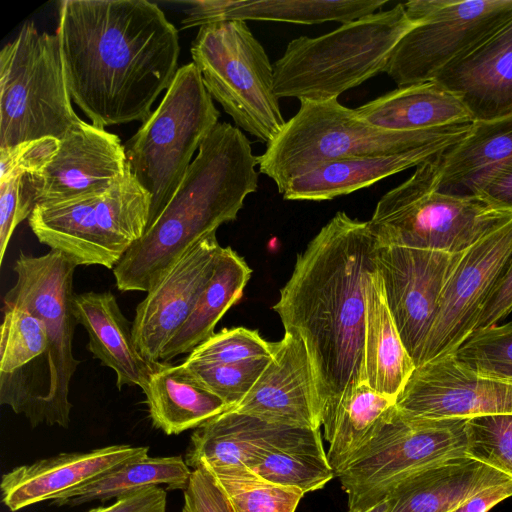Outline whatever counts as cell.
Segmentation results:
<instances>
[{"label": "cell", "mask_w": 512, "mask_h": 512, "mask_svg": "<svg viewBox=\"0 0 512 512\" xmlns=\"http://www.w3.org/2000/svg\"><path fill=\"white\" fill-rule=\"evenodd\" d=\"M56 34L71 99L102 128L144 122L179 69L178 30L147 0H63Z\"/></svg>", "instance_id": "1"}, {"label": "cell", "mask_w": 512, "mask_h": 512, "mask_svg": "<svg viewBox=\"0 0 512 512\" xmlns=\"http://www.w3.org/2000/svg\"><path fill=\"white\" fill-rule=\"evenodd\" d=\"M376 248L368 221L337 212L297 255L273 306L285 333L306 345L324 434L343 399L365 382L366 285L376 270Z\"/></svg>", "instance_id": "2"}, {"label": "cell", "mask_w": 512, "mask_h": 512, "mask_svg": "<svg viewBox=\"0 0 512 512\" xmlns=\"http://www.w3.org/2000/svg\"><path fill=\"white\" fill-rule=\"evenodd\" d=\"M258 156L241 129L219 122L158 217L113 269L122 292H147L192 244L234 221L258 188Z\"/></svg>", "instance_id": "3"}, {"label": "cell", "mask_w": 512, "mask_h": 512, "mask_svg": "<svg viewBox=\"0 0 512 512\" xmlns=\"http://www.w3.org/2000/svg\"><path fill=\"white\" fill-rule=\"evenodd\" d=\"M472 124L393 131L368 123L338 99L302 101L297 113L258 156L259 172L272 179L282 194L291 179L320 164L406 152L438 143L456 145Z\"/></svg>", "instance_id": "4"}, {"label": "cell", "mask_w": 512, "mask_h": 512, "mask_svg": "<svg viewBox=\"0 0 512 512\" xmlns=\"http://www.w3.org/2000/svg\"><path fill=\"white\" fill-rule=\"evenodd\" d=\"M416 24L399 3L324 35L291 40L273 64L277 97L300 102L338 99L385 72L396 45Z\"/></svg>", "instance_id": "5"}, {"label": "cell", "mask_w": 512, "mask_h": 512, "mask_svg": "<svg viewBox=\"0 0 512 512\" xmlns=\"http://www.w3.org/2000/svg\"><path fill=\"white\" fill-rule=\"evenodd\" d=\"M439 154L378 201L368 221L378 246L461 253L512 219L477 196L439 192Z\"/></svg>", "instance_id": "6"}, {"label": "cell", "mask_w": 512, "mask_h": 512, "mask_svg": "<svg viewBox=\"0 0 512 512\" xmlns=\"http://www.w3.org/2000/svg\"><path fill=\"white\" fill-rule=\"evenodd\" d=\"M219 117L191 62L178 69L160 104L124 145L131 172L151 196L148 226L171 200Z\"/></svg>", "instance_id": "7"}, {"label": "cell", "mask_w": 512, "mask_h": 512, "mask_svg": "<svg viewBox=\"0 0 512 512\" xmlns=\"http://www.w3.org/2000/svg\"><path fill=\"white\" fill-rule=\"evenodd\" d=\"M79 121L57 34L24 24L0 52V148L43 138L60 140Z\"/></svg>", "instance_id": "8"}, {"label": "cell", "mask_w": 512, "mask_h": 512, "mask_svg": "<svg viewBox=\"0 0 512 512\" xmlns=\"http://www.w3.org/2000/svg\"><path fill=\"white\" fill-rule=\"evenodd\" d=\"M190 52L206 90L236 127L270 144L286 121L275 93L273 64L246 21L199 27Z\"/></svg>", "instance_id": "9"}, {"label": "cell", "mask_w": 512, "mask_h": 512, "mask_svg": "<svg viewBox=\"0 0 512 512\" xmlns=\"http://www.w3.org/2000/svg\"><path fill=\"white\" fill-rule=\"evenodd\" d=\"M150 208V194L129 168L122 180L103 193L36 205L28 224L39 242L77 266L113 270L145 234Z\"/></svg>", "instance_id": "10"}, {"label": "cell", "mask_w": 512, "mask_h": 512, "mask_svg": "<svg viewBox=\"0 0 512 512\" xmlns=\"http://www.w3.org/2000/svg\"><path fill=\"white\" fill-rule=\"evenodd\" d=\"M466 423L408 417L395 406L374 438L337 475L348 495V511L385 500L400 482L424 468L466 456Z\"/></svg>", "instance_id": "11"}, {"label": "cell", "mask_w": 512, "mask_h": 512, "mask_svg": "<svg viewBox=\"0 0 512 512\" xmlns=\"http://www.w3.org/2000/svg\"><path fill=\"white\" fill-rule=\"evenodd\" d=\"M404 7L417 24L396 45L384 72L397 87L434 80L512 18V0H413Z\"/></svg>", "instance_id": "12"}, {"label": "cell", "mask_w": 512, "mask_h": 512, "mask_svg": "<svg viewBox=\"0 0 512 512\" xmlns=\"http://www.w3.org/2000/svg\"><path fill=\"white\" fill-rule=\"evenodd\" d=\"M76 267L56 251L50 250L42 256L21 252L13 267L15 283L3 299V304L27 309L46 326L49 337L46 425L62 428H68L70 423V383L80 364L73 355V337L78 324L73 312Z\"/></svg>", "instance_id": "13"}, {"label": "cell", "mask_w": 512, "mask_h": 512, "mask_svg": "<svg viewBox=\"0 0 512 512\" xmlns=\"http://www.w3.org/2000/svg\"><path fill=\"white\" fill-rule=\"evenodd\" d=\"M128 171L125 146L119 137L81 120L63 135L41 168L25 174L24 208L30 216L36 205L103 193Z\"/></svg>", "instance_id": "14"}, {"label": "cell", "mask_w": 512, "mask_h": 512, "mask_svg": "<svg viewBox=\"0 0 512 512\" xmlns=\"http://www.w3.org/2000/svg\"><path fill=\"white\" fill-rule=\"evenodd\" d=\"M512 262V219L467 249L441 295L418 366L453 355L477 329L480 315Z\"/></svg>", "instance_id": "15"}, {"label": "cell", "mask_w": 512, "mask_h": 512, "mask_svg": "<svg viewBox=\"0 0 512 512\" xmlns=\"http://www.w3.org/2000/svg\"><path fill=\"white\" fill-rule=\"evenodd\" d=\"M464 252L377 245L375 261L385 300L416 367L441 295Z\"/></svg>", "instance_id": "16"}, {"label": "cell", "mask_w": 512, "mask_h": 512, "mask_svg": "<svg viewBox=\"0 0 512 512\" xmlns=\"http://www.w3.org/2000/svg\"><path fill=\"white\" fill-rule=\"evenodd\" d=\"M395 406L402 415L427 419L512 414V383L480 375L448 355L417 366Z\"/></svg>", "instance_id": "17"}, {"label": "cell", "mask_w": 512, "mask_h": 512, "mask_svg": "<svg viewBox=\"0 0 512 512\" xmlns=\"http://www.w3.org/2000/svg\"><path fill=\"white\" fill-rule=\"evenodd\" d=\"M220 249L216 233L189 246L137 305L132 333L147 361L160 362L165 346L187 320L211 278Z\"/></svg>", "instance_id": "18"}, {"label": "cell", "mask_w": 512, "mask_h": 512, "mask_svg": "<svg viewBox=\"0 0 512 512\" xmlns=\"http://www.w3.org/2000/svg\"><path fill=\"white\" fill-rule=\"evenodd\" d=\"M229 410L272 424L320 429V401L304 341L285 333L273 342L268 365L242 401Z\"/></svg>", "instance_id": "19"}, {"label": "cell", "mask_w": 512, "mask_h": 512, "mask_svg": "<svg viewBox=\"0 0 512 512\" xmlns=\"http://www.w3.org/2000/svg\"><path fill=\"white\" fill-rule=\"evenodd\" d=\"M148 451L144 446L110 445L19 465L2 476V501L13 512L54 501L127 463L147 457Z\"/></svg>", "instance_id": "20"}, {"label": "cell", "mask_w": 512, "mask_h": 512, "mask_svg": "<svg viewBox=\"0 0 512 512\" xmlns=\"http://www.w3.org/2000/svg\"><path fill=\"white\" fill-rule=\"evenodd\" d=\"M434 81L462 101L474 122L512 114V18Z\"/></svg>", "instance_id": "21"}, {"label": "cell", "mask_w": 512, "mask_h": 512, "mask_svg": "<svg viewBox=\"0 0 512 512\" xmlns=\"http://www.w3.org/2000/svg\"><path fill=\"white\" fill-rule=\"evenodd\" d=\"M311 430L227 410L195 429L184 459L192 470L200 466L253 469L265 451L297 441Z\"/></svg>", "instance_id": "22"}, {"label": "cell", "mask_w": 512, "mask_h": 512, "mask_svg": "<svg viewBox=\"0 0 512 512\" xmlns=\"http://www.w3.org/2000/svg\"><path fill=\"white\" fill-rule=\"evenodd\" d=\"M386 0H192L186 1L181 28L231 20L313 25L345 24L378 12Z\"/></svg>", "instance_id": "23"}, {"label": "cell", "mask_w": 512, "mask_h": 512, "mask_svg": "<svg viewBox=\"0 0 512 512\" xmlns=\"http://www.w3.org/2000/svg\"><path fill=\"white\" fill-rule=\"evenodd\" d=\"M511 478L467 456L424 468L387 496L386 512H452L479 491Z\"/></svg>", "instance_id": "24"}, {"label": "cell", "mask_w": 512, "mask_h": 512, "mask_svg": "<svg viewBox=\"0 0 512 512\" xmlns=\"http://www.w3.org/2000/svg\"><path fill=\"white\" fill-rule=\"evenodd\" d=\"M73 312L88 333V350L103 366L116 374V386H145L157 363L139 352L132 323L123 315L116 297L109 291L75 294Z\"/></svg>", "instance_id": "25"}, {"label": "cell", "mask_w": 512, "mask_h": 512, "mask_svg": "<svg viewBox=\"0 0 512 512\" xmlns=\"http://www.w3.org/2000/svg\"><path fill=\"white\" fill-rule=\"evenodd\" d=\"M453 146L438 143L406 152L323 163L291 179L282 195L285 200L294 201L331 200L417 167Z\"/></svg>", "instance_id": "26"}, {"label": "cell", "mask_w": 512, "mask_h": 512, "mask_svg": "<svg viewBox=\"0 0 512 512\" xmlns=\"http://www.w3.org/2000/svg\"><path fill=\"white\" fill-rule=\"evenodd\" d=\"M142 391L152 425L166 435L196 429L229 409L184 362H158Z\"/></svg>", "instance_id": "27"}, {"label": "cell", "mask_w": 512, "mask_h": 512, "mask_svg": "<svg viewBox=\"0 0 512 512\" xmlns=\"http://www.w3.org/2000/svg\"><path fill=\"white\" fill-rule=\"evenodd\" d=\"M512 160V114L475 121L467 135L439 154L435 187L455 196H476L491 174Z\"/></svg>", "instance_id": "28"}, {"label": "cell", "mask_w": 512, "mask_h": 512, "mask_svg": "<svg viewBox=\"0 0 512 512\" xmlns=\"http://www.w3.org/2000/svg\"><path fill=\"white\" fill-rule=\"evenodd\" d=\"M368 123L393 131H417L474 122L462 101L436 81L396 89L355 109Z\"/></svg>", "instance_id": "29"}, {"label": "cell", "mask_w": 512, "mask_h": 512, "mask_svg": "<svg viewBox=\"0 0 512 512\" xmlns=\"http://www.w3.org/2000/svg\"><path fill=\"white\" fill-rule=\"evenodd\" d=\"M415 368L388 309L376 267L366 285L365 383L396 399Z\"/></svg>", "instance_id": "30"}, {"label": "cell", "mask_w": 512, "mask_h": 512, "mask_svg": "<svg viewBox=\"0 0 512 512\" xmlns=\"http://www.w3.org/2000/svg\"><path fill=\"white\" fill-rule=\"evenodd\" d=\"M252 270L231 247H221L211 278L191 314L165 346L160 362L190 353L210 338L223 315L242 297Z\"/></svg>", "instance_id": "31"}, {"label": "cell", "mask_w": 512, "mask_h": 512, "mask_svg": "<svg viewBox=\"0 0 512 512\" xmlns=\"http://www.w3.org/2000/svg\"><path fill=\"white\" fill-rule=\"evenodd\" d=\"M395 404L396 399L375 391L365 382L343 399L331 429L324 434L329 444L327 458L336 477L374 438Z\"/></svg>", "instance_id": "32"}, {"label": "cell", "mask_w": 512, "mask_h": 512, "mask_svg": "<svg viewBox=\"0 0 512 512\" xmlns=\"http://www.w3.org/2000/svg\"><path fill=\"white\" fill-rule=\"evenodd\" d=\"M192 469L182 456L144 457L52 501L57 506H79L92 501L118 499L132 491L165 485L172 490H185Z\"/></svg>", "instance_id": "33"}, {"label": "cell", "mask_w": 512, "mask_h": 512, "mask_svg": "<svg viewBox=\"0 0 512 512\" xmlns=\"http://www.w3.org/2000/svg\"><path fill=\"white\" fill-rule=\"evenodd\" d=\"M263 478L304 494L336 477L324 451L320 429L290 444L265 451L252 469Z\"/></svg>", "instance_id": "34"}, {"label": "cell", "mask_w": 512, "mask_h": 512, "mask_svg": "<svg viewBox=\"0 0 512 512\" xmlns=\"http://www.w3.org/2000/svg\"><path fill=\"white\" fill-rule=\"evenodd\" d=\"M226 496L232 512H295L304 493L273 483L241 466L208 467Z\"/></svg>", "instance_id": "35"}, {"label": "cell", "mask_w": 512, "mask_h": 512, "mask_svg": "<svg viewBox=\"0 0 512 512\" xmlns=\"http://www.w3.org/2000/svg\"><path fill=\"white\" fill-rule=\"evenodd\" d=\"M453 356L480 375L512 383V321L475 330Z\"/></svg>", "instance_id": "36"}, {"label": "cell", "mask_w": 512, "mask_h": 512, "mask_svg": "<svg viewBox=\"0 0 512 512\" xmlns=\"http://www.w3.org/2000/svg\"><path fill=\"white\" fill-rule=\"evenodd\" d=\"M466 456L512 479V414L467 419Z\"/></svg>", "instance_id": "37"}, {"label": "cell", "mask_w": 512, "mask_h": 512, "mask_svg": "<svg viewBox=\"0 0 512 512\" xmlns=\"http://www.w3.org/2000/svg\"><path fill=\"white\" fill-rule=\"evenodd\" d=\"M273 342L256 330L225 328L214 333L189 353L186 363L239 364L272 356Z\"/></svg>", "instance_id": "38"}, {"label": "cell", "mask_w": 512, "mask_h": 512, "mask_svg": "<svg viewBox=\"0 0 512 512\" xmlns=\"http://www.w3.org/2000/svg\"><path fill=\"white\" fill-rule=\"evenodd\" d=\"M271 357L239 364H184L231 409L248 394Z\"/></svg>", "instance_id": "39"}, {"label": "cell", "mask_w": 512, "mask_h": 512, "mask_svg": "<svg viewBox=\"0 0 512 512\" xmlns=\"http://www.w3.org/2000/svg\"><path fill=\"white\" fill-rule=\"evenodd\" d=\"M58 143V139L43 138L0 148V180L14 173L37 171L51 158Z\"/></svg>", "instance_id": "40"}, {"label": "cell", "mask_w": 512, "mask_h": 512, "mask_svg": "<svg viewBox=\"0 0 512 512\" xmlns=\"http://www.w3.org/2000/svg\"><path fill=\"white\" fill-rule=\"evenodd\" d=\"M24 176L14 173L0 180V264L15 228L29 217L23 204Z\"/></svg>", "instance_id": "41"}, {"label": "cell", "mask_w": 512, "mask_h": 512, "mask_svg": "<svg viewBox=\"0 0 512 512\" xmlns=\"http://www.w3.org/2000/svg\"><path fill=\"white\" fill-rule=\"evenodd\" d=\"M181 512H232V509L211 473L198 467L192 471L184 490Z\"/></svg>", "instance_id": "42"}, {"label": "cell", "mask_w": 512, "mask_h": 512, "mask_svg": "<svg viewBox=\"0 0 512 512\" xmlns=\"http://www.w3.org/2000/svg\"><path fill=\"white\" fill-rule=\"evenodd\" d=\"M167 491L161 486H150L132 491L116 499L100 512H166Z\"/></svg>", "instance_id": "43"}, {"label": "cell", "mask_w": 512, "mask_h": 512, "mask_svg": "<svg viewBox=\"0 0 512 512\" xmlns=\"http://www.w3.org/2000/svg\"><path fill=\"white\" fill-rule=\"evenodd\" d=\"M476 196L490 205L512 211V160L497 168Z\"/></svg>", "instance_id": "44"}, {"label": "cell", "mask_w": 512, "mask_h": 512, "mask_svg": "<svg viewBox=\"0 0 512 512\" xmlns=\"http://www.w3.org/2000/svg\"><path fill=\"white\" fill-rule=\"evenodd\" d=\"M512 496V479L485 488L452 512H488L502 500Z\"/></svg>", "instance_id": "45"}, {"label": "cell", "mask_w": 512, "mask_h": 512, "mask_svg": "<svg viewBox=\"0 0 512 512\" xmlns=\"http://www.w3.org/2000/svg\"><path fill=\"white\" fill-rule=\"evenodd\" d=\"M387 508H388V501H387V499H385V500H383L365 510H361V511H357V512H386ZM347 512H350V511H347Z\"/></svg>", "instance_id": "46"}, {"label": "cell", "mask_w": 512, "mask_h": 512, "mask_svg": "<svg viewBox=\"0 0 512 512\" xmlns=\"http://www.w3.org/2000/svg\"><path fill=\"white\" fill-rule=\"evenodd\" d=\"M102 507H97V508H93L91 510H89L88 512H100Z\"/></svg>", "instance_id": "47"}]
</instances>
